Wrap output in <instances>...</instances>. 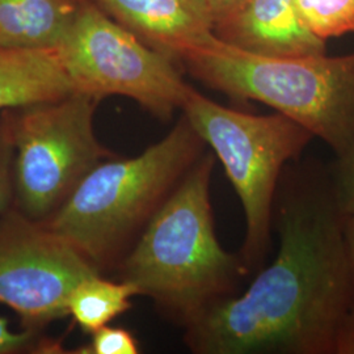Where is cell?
<instances>
[{
	"mask_svg": "<svg viewBox=\"0 0 354 354\" xmlns=\"http://www.w3.org/2000/svg\"><path fill=\"white\" fill-rule=\"evenodd\" d=\"M83 0H0V48L57 50Z\"/></svg>",
	"mask_w": 354,
	"mask_h": 354,
	"instance_id": "12",
	"label": "cell"
},
{
	"mask_svg": "<svg viewBox=\"0 0 354 354\" xmlns=\"http://www.w3.org/2000/svg\"><path fill=\"white\" fill-rule=\"evenodd\" d=\"M61 353H66L61 340L49 337L44 332L15 330L7 317H0V354Z\"/></svg>",
	"mask_w": 354,
	"mask_h": 354,
	"instance_id": "15",
	"label": "cell"
},
{
	"mask_svg": "<svg viewBox=\"0 0 354 354\" xmlns=\"http://www.w3.org/2000/svg\"><path fill=\"white\" fill-rule=\"evenodd\" d=\"M15 209V145L7 111L0 112V215Z\"/></svg>",
	"mask_w": 354,
	"mask_h": 354,
	"instance_id": "16",
	"label": "cell"
},
{
	"mask_svg": "<svg viewBox=\"0 0 354 354\" xmlns=\"http://www.w3.org/2000/svg\"><path fill=\"white\" fill-rule=\"evenodd\" d=\"M215 155L205 151L152 216L118 266V279L149 297L183 328L230 297L250 273L215 234L210 185Z\"/></svg>",
	"mask_w": 354,
	"mask_h": 354,
	"instance_id": "2",
	"label": "cell"
},
{
	"mask_svg": "<svg viewBox=\"0 0 354 354\" xmlns=\"http://www.w3.org/2000/svg\"><path fill=\"white\" fill-rule=\"evenodd\" d=\"M181 112L225 167L245 218L241 260L250 272L257 270L270 245L281 172L315 137L279 112L269 115L244 113L207 99L193 87Z\"/></svg>",
	"mask_w": 354,
	"mask_h": 354,
	"instance_id": "5",
	"label": "cell"
},
{
	"mask_svg": "<svg viewBox=\"0 0 354 354\" xmlns=\"http://www.w3.org/2000/svg\"><path fill=\"white\" fill-rule=\"evenodd\" d=\"M118 24L178 66L184 53L213 44L214 20L200 0H93Z\"/></svg>",
	"mask_w": 354,
	"mask_h": 354,
	"instance_id": "9",
	"label": "cell"
},
{
	"mask_svg": "<svg viewBox=\"0 0 354 354\" xmlns=\"http://www.w3.org/2000/svg\"><path fill=\"white\" fill-rule=\"evenodd\" d=\"M100 100L83 93L7 109L15 145V209L46 223L89 172L114 158L95 131Z\"/></svg>",
	"mask_w": 354,
	"mask_h": 354,
	"instance_id": "6",
	"label": "cell"
},
{
	"mask_svg": "<svg viewBox=\"0 0 354 354\" xmlns=\"http://www.w3.org/2000/svg\"><path fill=\"white\" fill-rule=\"evenodd\" d=\"M74 92L122 96L159 120L181 111L190 86L172 59L147 46L93 0H83L57 49Z\"/></svg>",
	"mask_w": 354,
	"mask_h": 354,
	"instance_id": "7",
	"label": "cell"
},
{
	"mask_svg": "<svg viewBox=\"0 0 354 354\" xmlns=\"http://www.w3.org/2000/svg\"><path fill=\"white\" fill-rule=\"evenodd\" d=\"M206 147L183 114L140 155L96 165L45 225L102 273L118 268Z\"/></svg>",
	"mask_w": 354,
	"mask_h": 354,
	"instance_id": "3",
	"label": "cell"
},
{
	"mask_svg": "<svg viewBox=\"0 0 354 354\" xmlns=\"http://www.w3.org/2000/svg\"><path fill=\"white\" fill-rule=\"evenodd\" d=\"M214 32L225 44L261 55L297 57L327 50L326 41L302 24L295 0H244L215 24Z\"/></svg>",
	"mask_w": 354,
	"mask_h": 354,
	"instance_id": "10",
	"label": "cell"
},
{
	"mask_svg": "<svg viewBox=\"0 0 354 354\" xmlns=\"http://www.w3.org/2000/svg\"><path fill=\"white\" fill-rule=\"evenodd\" d=\"M140 297L131 283L112 281L96 273L82 279L68 297V317L86 333L108 326L131 308V298Z\"/></svg>",
	"mask_w": 354,
	"mask_h": 354,
	"instance_id": "13",
	"label": "cell"
},
{
	"mask_svg": "<svg viewBox=\"0 0 354 354\" xmlns=\"http://www.w3.org/2000/svg\"><path fill=\"white\" fill-rule=\"evenodd\" d=\"M329 174L342 214L345 216L352 214L354 213V147L336 159Z\"/></svg>",
	"mask_w": 354,
	"mask_h": 354,
	"instance_id": "18",
	"label": "cell"
},
{
	"mask_svg": "<svg viewBox=\"0 0 354 354\" xmlns=\"http://www.w3.org/2000/svg\"><path fill=\"white\" fill-rule=\"evenodd\" d=\"M74 93L55 50L0 48V112Z\"/></svg>",
	"mask_w": 354,
	"mask_h": 354,
	"instance_id": "11",
	"label": "cell"
},
{
	"mask_svg": "<svg viewBox=\"0 0 354 354\" xmlns=\"http://www.w3.org/2000/svg\"><path fill=\"white\" fill-rule=\"evenodd\" d=\"M344 221L330 174L297 183L279 209V248L238 297L185 327L198 354H336L354 311Z\"/></svg>",
	"mask_w": 354,
	"mask_h": 354,
	"instance_id": "1",
	"label": "cell"
},
{
	"mask_svg": "<svg viewBox=\"0 0 354 354\" xmlns=\"http://www.w3.org/2000/svg\"><path fill=\"white\" fill-rule=\"evenodd\" d=\"M295 8L308 32L323 41L354 32V0H295Z\"/></svg>",
	"mask_w": 354,
	"mask_h": 354,
	"instance_id": "14",
	"label": "cell"
},
{
	"mask_svg": "<svg viewBox=\"0 0 354 354\" xmlns=\"http://www.w3.org/2000/svg\"><path fill=\"white\" fill-rule=\"evenodd\" d=\"M344 241H345L348 263H349L354 283V213L345 216V221H344Z\"/></svg>",
	"mask_w": 354,
	"mask_h": 354,
	"instance_id": "21",
	"label": "cell"
},
{
	"mask_svg": "<svg viewBox=\"0 0 354 354\" xmlns=\"http://www.w3.org/2000/svg\"><path fill=\"white\" fill-rule=\"evenodd\" d=\"M336 354H354V311L345 322L339 335Z\"/></svg>",
	"mask_w": 354,
	"mask_h": 354,
	"instance_id": "20",
	"label": "cell"
},
{
	"mask_svg": "<svg viewBox=\"0 0 354 354\" xmlns=\"http://www.w3.org/2000/svg\"><path fill=\"white\" fill-rule=\"evenodd\" d=\"M102 273L45 223L16 210L0 215V304L21 328L44 332L68 317V297L82 279Z\"/></svg>",
	"mask_w": 354,
	"mask_h": 354,
	"instance_id": "8",
	"label": "cell"
},
{
	"mask_svg": "<svg viewBox=\"0 0 354 354\" xmlns=\"http://www.w3.org/2000/svg\"><path fill=\"white\" fill-rule=\"evenodd\" d=\"M178 66L234 100L274 108L327 143L337 158L354 147V53L272 57L216 38L184 53Z\"/></svg>",
	"mask_w": 354,
	"mask_h": 354,
	"instance_id": "4",
	"label": "cell"
},
{
	"mask_svg": "<svg viewBox=\"0 0 354 354\" xmlns=\"http://www.w3.org/2000/svg\"><path fill=\"white\" fill-rule=\"evenodd\" d=\"M200 1L213 17L214 24H216L225 17H227L230 13L234 12L244 0H200Z\"/></svg>",
	"mask_w": 354,
	"mask_h": 354,
	"instance_id": "19",
	"label": "cell"
},
{
	"mask_svg": "<svg viewBox=\"0 0 354 354\" xmlns=\"http://www.w3.org/2000/svg\"><path fill=\"white\" fill-rule=\"evenodd\" d=\"M140 352L138 340L130 330L108 324L92 332L91 342L71 353L138 354Z\"/></svg>",
	"mask_w": 354,
	"mask_h": 354,
	"instance_id": "17",
	"label": "cell"
}]
</instances>
